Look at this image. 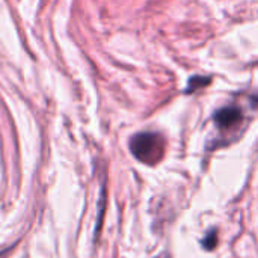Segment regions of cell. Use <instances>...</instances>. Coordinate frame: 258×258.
Here are the masks:
<instances>
[{"mask_svg": "<svg viewBox=\"0 0 258 258\" xmlns=\"http://www.w3.org/2000/svg\"><path fill=\"white\" fill-rule=\"evenodd\" d=\"M130 151L141 163L157 165L165 156V139L156 132H141L130 139Z\"/></svg>", "mask_w": 258, "mask_h": 258, "instance_id": "1", "label": "cell"}, {"mask_svg": "<svg viewBox=\"0 0 258 258\" xmlns=\"http://www.w3.org/2000/svg\"><path fill=\"white\" fill-rule=\"evenodd\" d=\"M213 121L221 130H230L243 121V112L236 106H225L215 112Z\"/></svg>", "mask_w": 258, "mask_h": 258, "instance_id": "2", "label": "cell"}, {"mask_svg": "<svg viewBox=\"0 0 258 258\" xmlns=\"http://www.w3.org/2000/svg\"><path fill=\"white\" fill-rule=\"evenodd\" d=\"M210 82H212V77H203V76L190 77V80H189V86H187L186 92H187V94H192V92H195L197 89L207 86Z\"/></svg>", "mask_w": 258, "mask_h": 258, "instance_id": "3", "label": "cell"}, {"mask_svg": "<svg viewBox=\"0 0 258 258\" xmlns=\"http://www.w3.org/2000/svg\"><path fill=\"white\" fill-rule=\"evenodd\" d=\"M201 243H203V246H204L206 251H213L216 248V245H218V230L216 228H212L206 234V237L203 239Z\"/></svg>", "mask_w": 258, "mask_h": 258, "instance_id": "4", "label": "cell"}, {"mask_svg": "<svg viewBox=\"0 0 258 258\" xmlns=\"http://www.w3.org/2000/svg\"><path fill=\"white\" fill-rule=\"evenodd\" d=\"M251 104H252L254 107H258V95H252V97H251Z\"/></svg>", "mask_w": 258, "mask_h": 258, "instance_id": "5", "label": "cell"}]
</instances>
